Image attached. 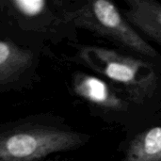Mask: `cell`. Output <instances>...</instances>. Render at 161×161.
Returning <instances> with one entry per match:
<instances>
[{
    "label": "cell",
    "mask_w": 161,
    "mask_h": 161,
    "mask_svg": "<svg viewBox=\"0 0 161 161\" xmlns=\"http://www.w3.org/2000/svg\"><path fill=\"white\" fill-rule=\"evenodd\" d=\"M75 93L90 105L106 112L127 111L130 101L114 86L95 75L77 73L73 77Z\"/></svg>",
    "instance_id": "obj_5"
},
{
    "label": "cell",
    "mask_w": 161,
    "mask_h": 161,
    "mask_svg": "<svg viewBox=\"0 0 161 161\" xmlns=\"http://www.w3.org/2000/svg\"><path fill=\"white\" fill-rule=\"evenodd\" d=\"M80 59L96 73L123 90L131 103L143 104L158 86V76L153 64L133 55L117 50L86 46L79 51Z\"/></svg>",
    "instance_id": "obj_3"
},
{
    "label": "cell",
    "mask_w": 161,
    "mask_h": 161,
    "mask_svg": "<svg viewBox=\"0 0 161 161\" xmlns=\"http://www.w3.org/2000/svg\"><path fill=\"white\" fill-rule=\"evenodd\" d=\"M36 64L37 56L31 49L10 40H0V91L22 83Z\"/></svg>",
    "instance_id": "obj_6"
},
{
    "label": "cell",
    "mask_w": 161,
    "mask_h": 161,
    "mask_svg": "<svg viewBox=\"0 0 161 161\" xmlns=\"http://www.w3.org/2000/svg\"><path fill=\"white\" fill-rule=\"evenodd\" d=\"M122 11L128 23L161 45V3L156 0H126Z\"/></svg>",
    "instance_id": "obj_7"
},
{
    "label": "cell",
    "mask_w": 161,
    "mask_h": 161,
    "mask_svg": "<svg viewBox=\"0 0 161 161\" xmlns=\"http://www.w3.org/2000/svg\"><path fill=\"white\" fill-rule=\"evenodd\" d=\"M88 138L44 116L28 117L0 125V161H41L75 150Z\"/></svg>",
    "instance_id": "obj_1"
},
{
    "label": "cell",
    "mask_w": 161,
    "mask_h": 161,
    "mask_svg": "<svg viewBox=\"0 0 161 161\" xmlns=\"http://www.w3.org/2000/svg\"><path fill=\"white\" fill-rule=\"evenodd\" d=\"M60 5L65 20L74 27L89 30L149 62L158 58V52L128 23L114 3L108 0L71 4L60 1Z\"/></svg>",
    "instance_id": "obj_2"
},
{
    "label": "cell",
    "mask_w": 161,
    "mask_h": 161,
    "mask_svg": "<svg viewBox=\"0 0 161 161\" xmlns=\"http://www.w3.org/2000/svg\"><path fill=\"white\" fill-rule=\"evenodd\" d=\"M0 23L50 41L53 38H63L67 30L75 28L65 20L60 1H0Z\"/></svg>",
    "instance_id": "obj_4"
},
{
    "label": "cell",
    "mask_w": 161,
    "mask_h": 161,
    "mask_svg": "<svg viewBox=\"0 0 161 161\" xmlns=\"http://www.w3.org/2000/svg\"><path fill=\"white\" fill-rule=\"evenodd\" d=\"M124 161H161V126L146 129L133 138Z\"/></svg>",
    "instance_id": "obj_8"
}]
</instances>
